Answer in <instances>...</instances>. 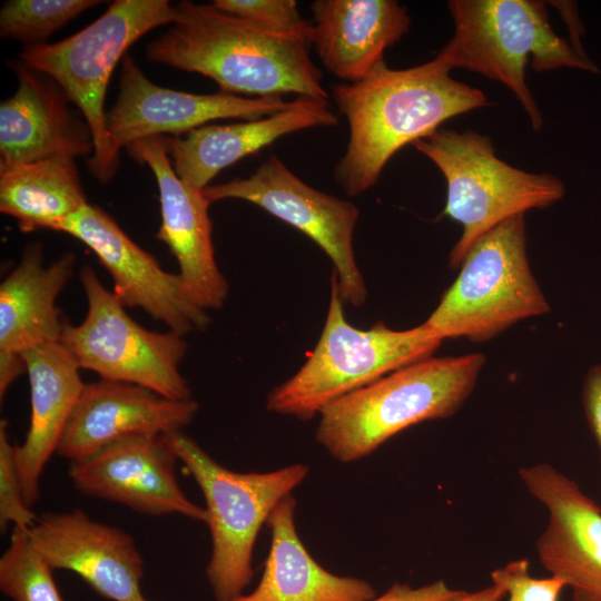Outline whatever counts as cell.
<instances>
[{
	"mask_svg": "<svg viewBox=\"0 0 601 601\" xmlns=\"http://www.w3.org/2000/svg\"><path fill=\"white\" fill-rule=\"evenodd\" d=\"M504 597V590L492 583L491 585L474 592L465 591L460 597L449 601H503Z\"/></svg>",
	"mask_w": 601,
	"mask_h": 601,
	"instance_id": "836d02e7",
	"label": "cell"
},
{
	"mask_svg": "<svg viewBox=\"0 0 601 601\" xmlns=\"http://www.w3.org/2000/svg\"><path fill=\"white\" fill-rule=\"evenodd\" d=\"M203 194L210 203L249 201L304 233L332 259L343 303L357 308L364 305L367 292L353 248L359 211L353 203L311 187L276 156L249 177L209 185Z\"/></svg>",
	"mask_w": 601,
	"mask_h": 601,
	"instance_id": "8fae6325",
	"label": "cell"
},
{
	"mask_svg": "<svg viewBox=\"0 0 601 601\" xmlns=\"http://www.w3.org/2000/svg\"><path fill=\"white\" fill-rule=\"evenodd\" d=\"M312 47L324 67L356 82L384 65V51L408 31L411 18L395 0H316Z\"/></svg>",
	"mask_w": 601,
	"mask_h": 601,
	"instance_id": "44dd1931",
	"label": "cell"
},
{
	"mask_svg": "<svg viewBox=\"0 0 601 601\" xmlns=\"http://www.w3.org/2000/svg\"><path fill=\"white\" fill-rule=\"evenodd\" d=\"M177 462L164 435L132 436L71 463L69 477L85 495L150 516L178 514L206 523L205 508L190 501L178 483Z\"/></svg>",
	"mask_w": 601,
	"mask_h": 601,
	"instance_id": "9a60e30c",
	"label": "cell"
},
{
	"mask_svg": "<svg viewBox=\"0 0 601 601\" xmlns=\"http://www.w3.org/2000/svg\"><path fill=\"white\" fill-rule=\"evenodd\" d=\"M97 0H10L0 10V35L33 47L58 29L100 4Z\"/></svg>",
	"mask_w": 601,
	"mask_h": 601,
	"instance_id": "4316f807",
	"label": "cell"
},
{
	"mask_svg": "<svg viewBox=\"0 0 601 601\" xmlns=\"http://www.w3.org/2000/svg\"><path fill=\"white\" fill-rule=\"evenodd\" d=\"M175 21L146 47V59L215 80L221 91L297 93L327 100L308 39L269 32L211 4L180 1Z\"/></svg>",
	"mask_w": 601,
	"mask_h": 601,
	"instance_id": "7a4b0ae2",
	"label": "cell"
},
{
	"mask_svg": "<svg viewBox=\"0 0 601 601\" xmlns=\"http://www.w3.org/2000/svg\"><path fill=\"white\" fill-rule=\"evenodd\" d=\"M146 601H149L148 599Z\"/></svg>",
	"mask_w": 601,
	"mask_h": 601,
	"instance_id": "e575fe53",
	"label": "cell"
},
{
	"mask_svg": "<svg viewBox=\"0 0 601 601\" xmlns=\"http://www.w3.org/2000/svg\"><path fill=\"white\" fill-rule=\"evenodd\" d=\"M38 516L24 499L22 483L16 461L14 445L8 436V423L0 422V528L6 532L13 529L29 531Z\"/></svg>",
	"mask_w": 601,
	"mask_h": 601,
	"instance_id": "f1b7e54d",
	"label": "cell"
},
{
	"mask_svg": "<svg viewBox=\"0 0 601 601\" xmlns=\"http://www.w3.org/2000/svg\"><path fill=\"white\" fill-rule=\"evenodd\" d=\"M296 501L285 496L266 524L270 548L259 583L233 601H368L376 597L366 580L336 575L304 546L295 525Z\"/></svg>",
	"mask_w": 601,
	"mask_h": 601,
	"instance_id": "603a6c76",
	"label": "cell"
},
{
	"mask_svg": "<svg viewBox=\"0 0 601 601\" xmlns=\"http://www.w3.org/2000/svg\"><path fill=\"white\" fill-rule=\"evenodd\" d=\"M436 58L407 69L385 63L356 82L332 87L349 126L347 148L334 169L346 195L371 188L387 161L447 119L489 105L483 91L450 77Z\"/></svg>",
	"mask_w": 601,
	"mask_h": 601,
	"instance_id": "6da1fadb",
	"label": "cell"
},
{
	"mask_svg": "<svg viewBox=\"0 0 601 601\" xmlns=\"http://www.w3.org/2000/svg\"><path fill=\"white\" fill-rule=\"evenodd\" d=\"M76 256L43 264L40 244L28 245L0 285V352L26 351L60 341L65 321L56 300L72 276Z\"/></svg>",
	"mask_w": 601,
	"mask_h": 601,
	"instance_id": "cb8c5ba5",
	"label": "cell"
},
{
	"mask_svg": "<svg viewBox=\"0 0 601 601\" xmlns=\"http://www.w3.org/2000/svg\"><path fill=\"white\" fill-rule=\"evenodd\" d=\"M211 3L269 32L299 37L312 42V21L300 16L294 0H215Z\"/></svg>",
	"mask_w": 601,
	"mask_h": 601,
	"instance_id": "83f0119b",
	"label": "cell"
},
{
	"mask_svg": "<svg viewBox=\"0 0 601 601\" xmlns=\"http://www.w3.org/2000/svg\"><path fill=\"white\" fill-rule=\"evenodd\" d=\"M22 356L29 378L31 416L23 443L14 445V455L26 502L32 506L39 497L45 466L57 452L86 383L60 342L30 348Z\"/></svg>",
	"mask_w": 601,
	"mask_h": 601,
	"instance_id": "7402d4cb",
	"label": "cell"
},
{
	"mask_svg": "<svg viewBox=\"0 0 601 601\" xmlns=\"http://www.w3.org/2000/svg\"><path fill=\"white\" fill-rule=\"evenodd\" d=\"M80 280L88 302L86 317L77 325L65 321L59 341L78 367L101 380L139 385L168 398H191V388L179 370L187 352L185 336L142 327L89 265L81 268Z\"/></svg>",
	"mask_w": 601,
	"mask_h": 601,
	"instance_id": "30bf717a",
	"label": "cell"
},
{
	"mask_svg": "<svg viewBox=\"0 0 601 601\" xmlns=\"http://www.w3.org/2000/svg\"><path fill=\"white\" fill-rule=\"evenodd\" d=\"M326 100L298 97L286 109L254 120L201 126L185 137L164 138L174 170L203 190L224 168L269 146L280 137L313 127L337 125Z\"/></svg>",
	"mask_w": 601,
	"mask_h": 601,
	"instance_id": "ffe728a7",
	"label": "cell"
},
{
	"mask_svg": "<svg viewBox=\"0 0 601 601\" xmlns=\"http://www.w3.org/2000/svg\"><path fill=\"white\" fill-rule=\"evenodd\" d=\"M526 255L524 214L486 231L466 253L454 283L423 323L443 341L486 342L550 312Z\"/></svg>",
	"mask_w": 601,
	"mask_h": 601,
	"instance_id": "ba28073f",
	"label": "cell"
},
{
	"mask_svg": "<svg viewBox=\"0 0 601 601\" xmlns=\"http://www.w3.org/2000/svg\"><path fill=\"white\" fill-rule=\"evenodd\" d=\"M10 66L18 88L0 105V171L46 158H89L95 150L90 127L60 87L21 62Z\"/></svg>",
	"mask_w": 601,
	"mask_h": 601,
	"instance_id": "d6986e66",
	"label": "cell"
},
{
	"mask_svg": "<svg viewBox=\"0 0 601 601\" xmlns=\"http://www.w3.org/2000/svg\"><path fill=\"white\" fill-rule=\"evenodd\" d=\"M582 403L589 427L598 444L601 460V363L591 367L584 378Z\"/></svg>",
	"mask_w": 601,
	"mask_h": 601,
	"instance_id": "1f68e13d",
	"label": "cell"
},
{
	"mask_svg": "<svg viewBox=\"0 0 601 601\" xmlns=\"http://www.w3.org/2000/svg\"><path fill=\"white\" fill-rule=\"evenodd\" d=\"M86 204L75 158H46L0 171V211L23 233L58 231Z\"/></svg>",
	"mask_w": 601,
	"mask_h": 601,
	"instance_id": "d4e9b609",
	"label": "cell"
},
{
	"mask_svg": "<svg viewBox=\"0 0 601 601\" xmlns=\"http://www.w3.org/2000/svg\"><path fill=\"white\" fill-rule=\"evenodd\" d=\"M485 356L423 358L353 391L327 405L317 442L334 459H363L418 423L454 415L472 394Z\"/></svg>",
	"mask_w": 601,
	"mask_h": 601,
	"instance_id": "3957f363",
	"label": "cell"
},
{
	"mask_svg": "<svg viewBox=\"0 0 601 601\" xmlns=\"http://www.w3.org/2000/svg\"><path fill=\"white\" fill-rule=\"evenodd\" d=\"M164 436L204 494L211 539L206 575L213 594L216 601H233L252 581L253 551L262 525L303 483L309 467L295 463L269 472H235L183 431Z\"/></svg>",
	"mask_w": 601,
	"mask_h": 601,
	"instance_id": "52a82bcc",
	"label": "cell"
},
{
	"mask_svg": "<svg viewBox=\"0 0 601 601\" xmlns=\"http://www.w3.org/2000/svg\"><path fill=\"white\" fill-rule=\"evenodd\" d=\"M198 410L199 404L193 398H168L135 384L107 380L88 383L56 453L77 463L119 440L181 431Z\"/></svg>",
	"mask_w": 601,
	"mask_h": 601,
	"instance_id": "ac0fdd59",
	"label": "cell"
},
{
	"mask_svg": "<svg viewBox=\"0 0 601 601\" xmlns=\"http://www.w3.org/2000/svg\"><path fill=\"white\" fill-rule=\"evenodd\" d=\"M412 145L445 177L443 215L462 226L449 256L453 269L461 266L476 239L494 226L514 215L549 207L565 193L558 177L523 171L501 160L491 138L475 131L439 128Z\"/></svg>",
	"mask_w": 601,
	"mask_h": 601,
	"instance_id": "9c48e42d",
	"label": "cell"
},
{
	"mask_svg": "<svg viewBox=\"0 0 601 601\" xmlns=\"http://www.w3.org/2000/svg\"><path fill=\"white\" fill-rule=\"evenodd\" d=\"M290 104L282 96L245 98L224 91L200 95L162 88L151 82L126 55L118 98L106 114V125L110 141L119 152L145 138L162 134L180 136L217 119H259Z\"/></svg>",
	"mask_w": 601,
	"mask_h": 601,
	"instance_id": "4fadbf2b",
	"label": "cell"
},
{
	"mask_svg": "<svg viewBox=\"0 0 601 601\" xmlns=\"http://www.w3.org/2000/svg\"><path fill=\"white\" fill-rule=\"evenodd\" d=\"M528 559L510 561L491 572L493 584L501 587L508 601H559L565 583L554 577L534 578Z\"/></svg>",
	"mask_w": 601,
	"mask_h": 601,
	"instance_id": "f546056e",
	"label": "cell"
},
{
	"mask_svg": "<svg viewBox=\"0 0 601 601\" xmlns=\"http://www.w3.org/2000/svg\"><path fill=\"white\" fill-rule=\"evenodd\" d=\"M465 591L452 589L445 581L437 580L430 584L414 588L407 583H395L383 594L368 601H449Z\"/></svg>",
	"mask_w": 601,
	"mask_h": 601,
	"instance_id": "4dcf8cb0",
	"label": "cell"
},
{
	"mask_svg": "<svg viewBox=\"0 0 601 601\" xmlns=\"http://www.w3.org/2000/svg\"><path fill=\"white\" fill-rule=\"evenodd\" d=\"M52 570H68L111 601H146L144 560L131 535L81 510L45 513L28 531Z\"/></svg>",
	"mask_w": 601,
	"mask_h": 601,
	"instance_id": "e0dca14e",
	"label": "cell"
},
{
	"mask_svg": "<svg viewBox=\"0 0 601 601\" xmlns=\"http://www.w3.org/2000/svg\"><path fill=\"white\" fill-rule=\"evenodd\" d=\"M23 373L27 365L22 354L0 352V398L3 400L10 385Z\"/></svg>",
	"mask_w": 601,
	"mask_h": 601,
	"instance_id": "d6a6232c",
	"label": "cell"
},
{
	"mask_svg": "<svg viewBox=\"0 0 601 601\" xmlns=\"http://www.w3.org/2000/svg\"><path fill=\"white\" fill-rule=\"evenodd\" d=\"M126 149L137 161L148 165L157 180L161 224L156 238L175 256L188 295L205 311L221 308L229 287L215 260L208 214L211 203L203 190L178 177L162 136L135 141Z\"/></svg>",
	"mask_w": 601,
	"mask_h": 601,
	"instance_id": "2e32d148",
	"label": "cell"
},
{
	"mask_svg": "<svg viewBox=\"0 0 601 601\" xmlns=\"http://www.w3.org/2000/svg\"><path fill=\"white\" fill-rule=\"evenodd\" d=\"M52 569L33 546L28 531L13 529L0 558V590L12 601H65Z\"/></svg>",
	"mask_w": 601,
	"mask_h": 601,
	"instance_id": "484cf974",
	"label": "cell"
},
{
	"mask_svg": "<svg viewBox=\"0 0 601 601\" xmlns=\"http://www.w3.org/2000/svg\"><path fill=\"white\" fill-rule=\"evenodd\" d=\"M520 479L548 512L536 540L540 563L571 589L572 601H601V508L549 463L522 467Z\"/></svg>",
	"mask_w": 601,
	"mask_h": 601,
	"instance_id": "5bb4252c",
	"label": "cell"
},
{
	"mask_svg": "<svg viewBox=\"0 0 601 601\" xmlns=\"http://www.w3.org/2000/svg\"><path fill=\"white\" fill-rule=\"evenodd\" d=\"M58 231L79 239L96 254L125 307L140 308L183 336L209 326L207 312L193 302L179 274L164 270L100 207L86 204Z\"/></svg>",
	"mask_w": 601,
	"mask_h": 601,
	"instance_id": "7c38bea8",
	"label": "cell"
},
{
	"mask_svg": "<svg viewBox=\"0 0 601 601\" xmlns=\"http://www.w3.org/2000/svg\"><path fill=\"white\" fill-rule=\"evenodd\" d=\"M455 32L435 57L450 70L465 68L508 87L528 114L532 128L543 119L525 81L531 59L535 71L598 67L550 26L545 4L532 0H453Z\"/></svg>",
	"mask_w": 601,
	"mask_h": 601,
	"instance_id": "277c9868",
	"label": "cell"
},
{
	"mask_svg": "<svg viewBox=\"0 0 601 601\" xmlns=\"http://www.w3.org/2000/svg\"><path fill=\"white\" fill-rule=\"evenodd\" d=\"M443 339L424 324L395 331L383 322L368 329L345 316L338 280L331 276L328 311L319 339L305 364L270 391L266 408L311 420L337 398L414 362L427 358Z\"/></svg>",
	"mask_w": 601,
	"mask_h": 601,
	"instance_id": "5b68a950",
	"label": "cell"
},
{
	"mask_svg": "<svg viewBox=\"0 0 601 601\" xmlns=\"http://www.w3.org/2000/svg\"><path fill=\"white\" fill-rule=\"evenodd\" d=\"M175 18V6L167 0H116L77 33L58 42L24 47L19 53L21 63L51 78L82 114L95 144L87 165L100 184H108L119 165L105 111L112 71L132 43Z\"/></svg>",
	"mask_w": 601,
	"mask_h": 601,
	"instance_id": "8992f818",
	"label": "cell"
}]
</instances>
